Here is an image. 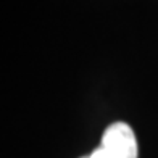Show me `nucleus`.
Instances as JSON below:
<instances>
[{"mask_svg": "<svg viewBox=\"0 0 158 158\" xmlns=\"http://www.w3.org/2000/svg\"><path fill=\"white\" fill-rule=\"evenodd\" d=\"M137 139L127 123L118 121L105 129L100 145L82 158H137Z\"/></svg>", "mask_w": 158, "mask_h": 158, "instance_id": "f257e3e1", "label": "nucleus"}]
</instances>
